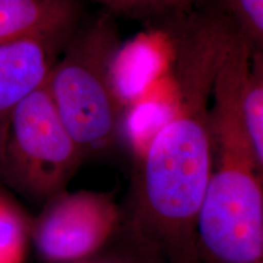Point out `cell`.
Returning <instances> with one entry per match:
<instances>
[{"mask_svg": "<svg viewBox=\"0 0 263 263\" xmlns=\"http://www.w3.org/2000/svg\"><path fill=\"white\" fill-rule=\"evenodd\" d=\"M45 82L61 122L83 155L106 146L116 133L120 98L112 78L117 35L100 17L71 33Z\"/></svg>", "mask_w": 263, "mask_h": 263, "instance_id": "obj_2", "label": "cell"}, {"mask_svg": "<svg viewBox=\"0 0 263 263\" xmlns=\"http://www.w3.org/2000/svg\"><path fill=\"white\" fill-rule=\"evenodd\" d=\"M77 0H0V44L29 37L68 38Z\"/></svg>", "mask_w": 263, "mask_h": 263, "instance_id": "obj_7", "label": "cell"}, {"mask_svg": "<svg viewBox=\"0 0 263 263\" xmlns=\"http://www.w3.org/2000/svg\"><path fill=\"white\" fill-rule=\"evenodd\" d=\"M176 48V108L147 147L134 227L171 263H199L196 219L212 174L209 101L222 49L201 38Z\"/></svg>", "mask_w": 263, "mask_h": 263, "instance_id": "obj_1", "label": "cell"}, {"mask_svg": "<svg viewBox=\"0 0 263 263\" xmlns=\"http://www.w3.org/2000/svg\"><path fill=\"white\" fill-rule=\"evenodd\" d=\"M27 233L24 216L0 194V263H21Z\"/></svg>", "mask_w": 263, "mask_h": 263, "instance_id": "obj_10", "label": "cell"}, {"mask_svg": "<svg viewBox=\"0 0 263 263\" xmlns=\"http://www.w3.org/2000/svg\"><path fill=\"white\" fill-rule=\"evenodd\" d=\"M82 157L44 84L10 116L0 154V177L25 195L45 199L57 195Z\"/></svg>", "mask_w": 263, "mask_h": 263, "instance_id": "obj_3", "label": "cell"}, {"mask_svg": "<svg viewBox=\"0 0 263 263\" xmlns=\"http://www.w3.org/2000/svg\"><path fill=\"white\" fill-rule=\"evenodd\" d=\"M242 121L259 172L263 171V50H254L246 81Z\"/></svg>", "mask_w": 263, "mask_h": 263, "instance_id": "obj_9", "label": "cell"}, {"mask_svg": "<svg viewBox=\"0 0 263 263\" xmlns=\"http://www.w3.org/2000/svg\"><path fill=\"white\" fill-rule=\"evenodd\" d=\"M236 31L251 47L263 50V0H226Z\"/></svg>", "mask_w": 263, "mask_h": 263, "instance_id": "obj_11", "label": "cell"}, {"mask_svg": "<svg viewBox=\"0 0 263 263\" xmlns=\"http://www.w3.org/2000/svg\"><path fill=\"white\" fill-rule=\"evenodd\" d=\"M67 39L29 37L0 44V154L10 116L24 99L45 84L57 49Z\"/></svg>", "mask_w": 263, "mask_h": 263, "instance_id": "obj_6", "label": "cell"}, {"mask_svg": "<svg viewBox=\"0 0 263 263\" xmlns=\"http://www.w3.org/2000/svg\"><path fill=\"white\" fill-rule=\"evenodd\" d=\"M197 259L263 263L262 176L252 164L221 155L196 219Z\"/></svg>", "mask_w": 263, "mask_h": 263, "instance_id": "obj_4", "label": "cell"}, {"mask_svg": "<svg viewBox=\"0 0 263 263\" xmlns=\"http://www.w3.org/2000/svg\"><path fill=\"white\" fill-rule=\"evenodd\" d=\"M117 222L114 203L88 192L55 197L33 229L39 254L49 262H66L91 254L106 241Z\"/></svg>", "mask_w": 263, "mask_h": 263, "instance_id": "obj_5", "label": "cell"}, {"mask_svg": "<svg viewBox=\"0 0 263 263\" xmlns=\"http://www.w3.org/2000/svg\"><path fill=\"white\" fill-rule=\"evenodd\" d=\"M116 15L144 22L183 24L200 9L201 0H89Z\"/></svg>", "mask_w": 263, "mask_h": 263, "instance_id": "obj_8", "label": "cell"}]
</instances>
